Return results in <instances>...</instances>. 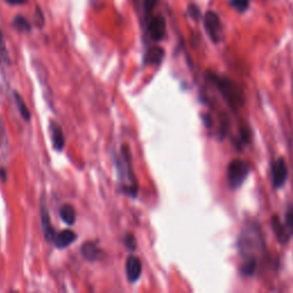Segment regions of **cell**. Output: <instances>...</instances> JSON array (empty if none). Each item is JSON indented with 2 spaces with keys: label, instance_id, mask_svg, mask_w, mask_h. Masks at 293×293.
<instances>
[{
  "label": "cell",
  "instance_id": "1",
  "mask_svg": "<svg viewBox=\"0 0 293 293\" xmlns=\"http://www.w3.org/2000/svg\"><path fill=\"white\" fill-rule=\"evenodd\" d=\"M239 253L244 258V262L255 261V251L263 247V241L258 225H247L246 228L242 230L238 239Z\"/></svg>",
  "mask_w": 293,
  "mask_h": 293
},
{
  "label": "cell",
  "instance_id": "2",
  "mask_svg": "<svg viewBox=\"0 0 293 293\" xmlns=\"http://www.w3.org/2000/svg\"><path fill=\"white\" fill-rule=\"evenodd\" d=\"M214 84L217 85L219 92L233 110H237L244 105V93L237 82L226 77L212 76Z\"/></svg>",
  "mask_w": 293,
  "mask_h": 293
},
{
  "label": "cell",
  "instance_id": "3",
  "mask_svg": "<svg viewBox=\"0 0 293 293\" xmlns=\"http://www.w3.org/2000/svg\"><path fill=\"white\" fill-rule=\"evenodd\" d=\"M249 174V166L242 159H234L229 163L227 168V179L232 189L241 187Z\"/></svg>",
  "mask_w": 293,
  "mask_h": 293
},
{
  "label": "cell",
  "instance_id": "4",
  "mask_svg": "<svg viewBox=\"0 0 293 293\" xmlns=\"http://www.w3.org/2000/svg\"><path fill=\"white\" fill-rule=\"evenodd\" d=\"M204 26L210 38L213 43H219L222 39V24L219 16L214 12H208L204 16Z\"/></svg>",
  "mask_w": 293,
  "mask_h": 293
},
{
  "label": "cell",
  "instance_id": "5",
  "mask_svg": "<svg viewBox=\"0 0 293 293\" xmlns=\"http://www.w3.org/2000/svg\"><path fill=\"white\" fill-rule=\"evenodd\" d=\"M147 32L152 41L163 40L166 32V22L162 15H151L147 24Z\"/></svg>",
  "mask_w": 293,
  "mask_h": 293
},
{
  "label": "cell",
  "instance_id": "6",
  "mask_svg": "<svg viewBox=\"0 0 293 293\" xmlns=\"http://www.w3.org/2000/svg\"><path fill=\"white\" fill-rule=\"evenodd\" d=\"M287 166L283 158L276 159L271 165V181L274 188H280L285 184L287 180Z\"/></svg>",
  "mask_w": 293,
  "mask_h": 293
},
{
  "label": "cell",
  "instance_id": "7",
  "mask_svg": "<svg viewBox=\"0 0 293 293\" xmlns=\"http://www.w3.org/2000/svg\"><path fill=\"white\" fill-rule=\"evenodd\" d=\"M40 220H41V228H43L45 239L49 243L51 242L53 243L56 236V232L54 230V227L52 226L51 217H49L47 206H46V203H45L44 198L40 203Z\"/></svg>",
  "mask_w": 293,
  "mask_h": 293
},
{
  "label": "cell",
  "instance_id": "8",
  "mask_svg": "<svg viewBox=\"0 0 293 293\" xmlns=\"http://www.w3.org/2000/svg\"><path fill=\"white\" fill-rule=\"evenodd\" d=\"M125 271L127 279L131 283L137 282L142 273V263L140 261V259L135 255H130L125 263Z\"/></svg>",
  "mask_w": 293,
  "mask_h": 293
},
{
  "label": "cell",
  "instance_id": "9",
  "mask_svg": "<svg viewBox=\"0 0 293 293\" xmlns=\"http://www.w3.org/2000/svg\"><path fill=\"white\" fill-rule=\"evenodd\" d=\"M271 228H273V232L275 234L277 241L280 244H286V243L290 241V230L287 229L286 225H284L278 216H273L270 220Z\"/></svg>",
  "mask_w": 293,
  "mask_h": 293
},
{
  "label": "cell",
  "instance_id": "10",
  "mask_svg": "<svg viewBox=\"0 0 293 293\" xmlns=\"http://www.w3.org/2000/svg\"><path fill=\"white\" fill-rule=\"evenodd\" d=\"M81 254L85 260L94 262L105 258V252L94 242H86L81 246Z\"/></svg>",
  "mask_w": 293,
  "mask_h": 293
},
{
  "label": "cell",
  "instance_id": "11",
  "mask_svg": "<svg viewBox=\"0 0 293 293\" xmlns=\"http://www.w3.org/2000/svg\"><path fill=\"white\" fill-rule=\"evenodd\" d=\"M77 239V234L71 229H64L62 232L57 233L54 238V244L57 249H64L69 245H71Z\"/></svg>",
  "mask_w": 293,
  "mask_h": 293
},
{
  "label": "cell",
  "instance_id": "12",
  "mask_svg": "<svg viewBox=\"0 0 293 293\" xmlns=\"http://www.w3.org/2000/svg\"><path fill=\"white\" fill-rule=\"evenodd\" d=\"M164 55H165V52L162 47H158V46L150 47L146 52V54H144L143 63L149 64V65H158L162 63Z\"/></svg>",
  "mask_w": 293,
  "mask_h": 293
},
{
  "label": "cell",
  "instance_id": "13",
  "mask_svg": "<svg viewBox=\"0 0 293 293\" xmlns=\"http://www.w3.org/2000/svg\"><path fill=\"white\" fill-rule=\"evenodd\" d=\"M49 127H51L53 146H54V148L57 151L63 150L65 140H64V134H63V131H62L61 129V126L56 122H51Z\"/></svg>",
  "mask_w": 293,
  "mask_h": 293
},
{
  "label": "cell",
  "instance_id": "14",
  "mask_svg": "<svg viewBox=\"0 0 293 293\" xmlns=\"http://www.w3.org/2000/svg\"><path fill=\"white\" fill-rule=\"evenodd\" d=\"M60 217L62 220H63V222H65V224L69 226H72L76 222V218H77L75 208L70 204L63 205L60 209Z\"/></svg>",
  "mask_w": 293,
  "mask_h": 293
},
{
  "label": "cell",
  "instance_id": "15",
  "mask_svg": "<svg viewBox=\"0 0 293 293\" xmlns=\"http://www.w3.org/2000/svg\"><path fill=\"white\" fill-rule=\"evenodd\" d=\"M14 99H15V101H16V106H18L21 116H22V118L26 122L30 121L31 114H30V111H29L28 107L26 105V102H24V100H23V97L21 96L18 92H14Z\"/></svg>",
  "mask_w": 293,
  "mask_h": 293
},
{
  "label": "cell",
  "instance_id": "16",
  "mask_svg": "<svg viewBox=\"0 0 293 293\" xmlns=\"http://www.w3.org/2000/svg\"><path fill=\"white\" fill-rule=\"evenodd\" d=\"M13 27L21 32H29L31 31V24L29 23V21L24 18V16L18 15L13 20Z\"/></svg>",
  "mask_w": 293,
  "mask_h": 293
},
{
  "label": "cell",
  "instance_id": "17",
  "mask_svg": "<svg viewBox=\"0 0 293 293\" xmlns=\"http://www.w3.org/2000/svg\"><path fill=\"white\" fill-rule=\"evenodd\" d=\"M159 0H143L142 2V10L143 14L146 18H150L152 15V12H154L155 7L157 6Z\"/></svg>",
  "mask_w": 293,
  "mask_h": 293
},
{
  "label": "cell",
  "instance_id": "18",
  "mask_svg": "<svg viewBox=\"0 0 293 293\" xmlns=\"http://www.w3.org/2000/svg\"><path fill=\"white\" fill-rule=\"evenodd\" d=\"M250 0H230L229 4L230 6L234 7L235 10H237L239 12H244L249 7Z\"/></svg>",
  "mask_w": 293,
  "mask_h": 293
},
{
  "label": "cell",
  "instance_id": "19",
  "mask_svg": "<svg viewBox=\"0 0 293 293\" xmlns=\"http://www.w3.org/2000/svg\"><path fill=\"white\" fill-rule=\"evenodd\" d=\"M124 244L127 247L129 251H134L137 249V242H135V238L133 235L127 234L125 236V239H124Z\"/></svg>",
  "mask_w": 293,
  "mask_h": 293
},
{
  "label": "cell",
  "instance_id": "20",
  "mask_svg": "<svg viewBox=\"0 0 293 293\" xmlns=\"http://www.w3.org/2000/svg\"><path fill=\"white\" fill-rule=\"evenodd\" d=\"M188 14L190 15V18H192L195 21L201 19V11L196 5H189L188 6Z\"/></svg>",
  "mask_w": 293,
  "mask_h": 293
},
{
  "label": "cell",
  "instance_id": "21",
  "mask_svg": "<svg viewBox=\"0 0 293 293\" xmlns=\"http://www.w3.org/2000/svg\"><path fill=\"white\" fill-rule=\"evenodd\" d=\"M285 225L290 233L293 234V210H288L285 214Z\"/></svg>",
  "mask_w": 293,
  "mask_h": 293
},
{
  "label": "cell",
  "instance_id": "22",
  "mask_svg": "<svg viewBox=\"0 0 293 293\" xmlns=\"http://www.w3.org/2000/svg\"><path fill=\"white\" fill-rule=\"evenodd\" d=\"M4 2L7 3L8 5H11V6H20V5H24V4H27V0H4Z\"/></svg>",
  "mask_w": 293,
  "mask_h": 293
},
{
  "label": "cell",
  "instance_id": "23",
  "mask_svg": "<svg viewBox=\"0 0 293 293\" xmlns=\"http://www.w3.org/2000/svg\"><path fill=\"white\" fill-rule=\"evenodd\" d=\"M0 177H2L3 182H5L6 179H7V174H6L5 167H2V168H0Z\"/></svg>",
  "mask_w": 293,
  "mask_h": 293
},
{
  "label": "cell",
  "instance_id": "24",
  "mask_svg": "<svg viewBox=\"0 0 293 293\" xmlns=\"http://www.w3.org/2000/svg\"><path fill=\"white\" fill-rule=\"evenodd\" d=\"M2 60H3V59H2V55H0V62H2Z\"/></svg>",
  "mask_w": 293,
  "mask_h": 293
},
{
  "label": "cell",
  "instance_id": "25",
  "mask_svg": "<svg viewBox=\"0 0 293 293\" xmlns=\"http://www.w3.org/2000/svg\"><path fill=\"white\" fill-rule=\"evenodd\" d=\"M133 2H135V3H137V2H138V0H133Z\"/></svg>",
  "mask_w": 293,
  "mask_h": 293
}]
</instances>
